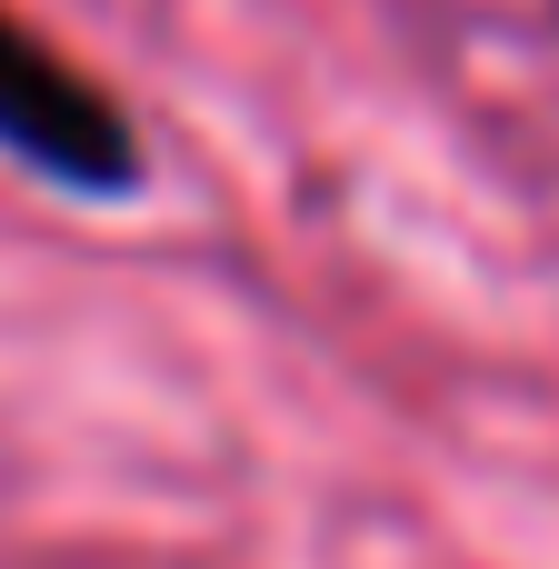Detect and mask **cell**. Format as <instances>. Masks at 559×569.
Returning <instances> with one entry per match:
<instances>
[{
	"mask_svg": "<svg viewBox=\"0 0 559 569\" xmlns=\"http://www.w3.org/2000/svg\"><path fill=\"white\" fill-rule=\"evenodd\" d=\"M0 150H10L20 170H40V180L80 190V200H130V190H140V140H130V120L70 70L40 30H20L10 10H0Z\"/></svg>",
	"mask_w": 559,
	"mask_h": 569,
	"instance_id": "cell-1",
	"label": "cell"
}]
</instances>
